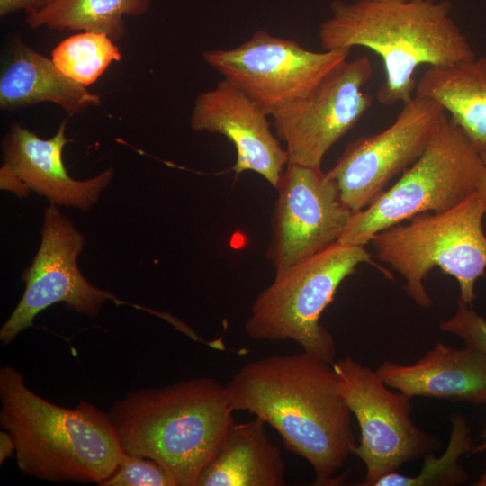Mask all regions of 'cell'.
<instances>
[{
  "label": "cell",
  "instance_id": "1",
  "mask_svg": "<svg viewBox=\"0 0 486 486\" xmlns=\"http://www.w3.org/2000/svg\"><path fill=\"white\" fill-rule=\"evenodd\" d=\"M226 389L234 411L262 418L310 463L314 485L344 482L338 472L357 444L332 364L305 351L266 356L242 366Z\"/></svg>",
  "mask_w": 486,
  "mask_h": 486
},
{
  "label": "cell",
  "instance_id": "2",
  "mask_svg": "<svg viewBox=\"0 0 486 486\" xmlns=\"http://www.w3.org/2000/svg\"><path fill=\"white\" fill-rule=\"evenodd\" d=\"M450 10L447 0L335 1L318 36L323 50L363 47L374 51L385 72L378 102L403 104L417 88L418 67L450 66L475 57Z\"/></svg>",
  "mask_w": 486,
  "mask_h": 486
},
{
  "label": "cell",
  "instance_id": "3",
  "mask_svg": "<svg viewBox=\"0 0 486 486\" xmlns=\"http://www.w3.org/2000/svg\"><path fill=\"white\" fill-rule=\"evenodd\" d=\"M226 385L197 377L129 391L107 412L126 454L152 459L176 486H196L235 422Z\"/></svg>",
  "mask_w": 486,
  "mask_h": 486
},
{
  "label": "cell",
  "instance_id": "4",
  "mask_svg": "<svg viewBox=\"0 0 486 486\" xmlns=\"http://www.w3.org/2000/svg\"><path fill=\"white\" fill-rule=\"evenodd\" d=\"M0 425L15 444L19 470L55 482L101 484L126 454L107 412L80 401L56 405L32 392L13 366L0 368Z\"/></svg>",
  "mask_w": 486,
  "mask_h": 486
},
{
  "label": "cell",
  "instance_id": "5",
  "mask_svg": "<svg viewBox=\"0 0 486 486\" xmlns=\"http://www.w3.org/2000/svg\"><path fill=\"white\" fill-rule=\"evenodd\" d=\"M485 213L486 202L477 191L449 210L421 213L408 224L385 229L370 243L375 256L405 279L409 296L419 307L432 304L424 282L435 267L454 276L459 298L472 305L476 282L486 272Z\"/></svg>",
  "mask_w": 486,
  "mask_h": 486
},
{
  "label": "cell",
  "instance_id": "6",
  "mask_svg": "<svg viewBox=\"0 0 486 486\" xmlns=\"http://www.w3.org/2000/svg\"><path fill=\"white\" fill-rule=\"evenodd\" d=\"M376 266L364 246L339 242L275 272L273 282L256 298L245 331L256 340H292L303 351L332 364L336 346L320 319L338 288L358 265Z\"/></svg>",
  "mask_w": 486,
  "mask_h": 486
},
{
  "label": "cell",
  "instance_id": "7",
  "mask_svg": "<svg viewBox=\"0 0 486 486\" xmlns=\"http://www.w3.org/2000/svg\"><path fill=\"white\" fill-rule=\"evenodd\" d=\"M485 166L464 131L446 116L424 153L397 183L352 214L338 242L365 247L385 229L454 207L478 191Z\"/></svg>",
  "mask_w": 486,
  "mask_h": 486
},
{
  "label": "cell",
  "instance_id": "8",
  "mask_svg": "<svg viewBox=\"0 0 486 486\" xmlns=\"http://www.w3.org/2000/svg\"><path fill=\"white\" fill-rule=\"evenodd\" d=\"M351 49L313 51L265 30L230 49L202 53L205 63L244 92L266 115L299 102L348 59Z\"/></svg>",
  "mask_w": 486,
  "mask_h": 486
},
{
  "label": "cell",
  "instance_id": "9",
  "mask_svg": "<svg viewBox=\"0 0 486 486\" xmlns=\"http://www.w3.org/2000/svg\"><path fill=\"white\" fill-rule=\"evenodd\" d=\"M332 366L340 393L360 427L361 439L353 450L366 470L360 485L374 486L404 464L424 459L440 447L437 437L411 421V398L390 390L376 371L352 357L335 360Z\"/></svg>",
  "mask_w": 486,
  "mask_h": 486
},
{
  "label": "cell",
  "instance_id": "10",
  "mask_svg": "<svg viewBox=\"0 0 486 486\" xmlns=\"http://www.w3.org/2000/svg\"><path fill=\"white\" fill-rule=\"evenodd\" d=\"M445 118L438 102L416 93L388 128L349 143L327 172L346 207L357 212L370 205L393 176L420 158Z\"/></svg>",
  "mask_w": 486,
  "mask_h": 486
},
{
  "label": "cell",
  "instance_id": "11",
  "mask_svg": "<svg viewBox=\"0 0 486 486\" xmlns=\"http://www.w3.org/2000/svg\"><path fill=\"white\" fill-rule=\"evenodd\" d=\"M83 248L82 234L58 205L50 203L45 211L40 248L22 274L24 292L0 329L3 346L32 326L35 317L54 303L64 302L69 310L88 317L97 316L107 300L126 303L85 278L76 262Z\"/></svg>",
  "mask_w": 486,
  "mask_h": 486
},
{
  "label": "cell",
  "instance_id": "12",
  "mask_svg": "<svg viewBox=\"0 0 486 486\" xmlns=\"http://www.w3.org/2000/svg\"><path fill=\"white\" fill-rule=\"evenodd\" d=\"M373 75L367 57L346 60L308 97L273 117L275 135L285 143L288 163L321 169L328 151L372 105L363 91Z\"/></svg>",
  "mask_w": 486,
  "mask_h": 486
},
{
  "label": "cell",
  "instance_id": "13",
  "mask_svg": "<svg viewBox=\"0 0 486 486\" xmlns=\"http://www.w3.org/2000/svg\"><path fill=\"white\" fill-rule=\"evenodd\" d=\"M274 188L266 256L277 272L338 242L354 212L319 168L288 163Z\"/></svg>",
  "mask_w": 486,
  "mask_h": 486
},
{
  "label": "cell",
  "instance_id": "14",
  "mask_svg": "<svg viewBox=\"0 0 486 486\" xmlns=\"http://www.w3.org/2000/svg\"><path fill=\"white\" fill-rule=\"evenodd\" d=\"M66 121L56 134L43 140L14 122L4 139L1 188L24 197L31 190L47 197L51 204L87 211L98 200L113 177L108 168L85 181L70 177L62 160V151L70 140L65 136Z\"/></svg>",
  "mask_w": 486,
  "mask_h": 486
},
{
  "label": "cell",
  "instance_id": "15",
  "mask_svg": "<svg viewBox=\"0 0 486 486\" xmlns=\"http://www.w3.org/2000/svg\"><path fill=\"white\" fill-rule=\"evenodd\" d=\"M268 117L244 92L222 78L196 97L190 127L195 132L222 135L233 144L237 158L231 169L237 176L253 171L275 187L289 160Z\"/></svg>",
  "mask_w": 486,
  "mask_h": 486
},
{
  "label": "cell",
  "instance_id": "16",
  "mask_svg": "<svg viewBox=\"0 0 486 486\" xmlns=\"http://www.w3.org/2000/svg\"><path fill=\"white\" fill-rule=\"evenodd\" d=\"M376 373L410 398L486 403V356L467 346L457 349L439 342L414 364L384 361Z\"/></svg>",
  "mask_w": 486,
  "mask_h": 486
},
{
  "label": "cell",
  "instance_id": "17",
  "mask_svg": "<svg viewBox=\"0 0 486 486\" xmlns=\"http://www.w3.org/2000/svg\"><path fill=\"white\" fill-rule=\"evenodd\" d=\"M0 76V107L13 111L41 102L75 115L101 104V96L63 74L52 59L16 40Z\"/></svg>",
  "mask_w": 486,
  "mask_h": 486
},
{
  "label": "cell",
  "instance_id": "18",
  "mask_svg": "<svg viewBox=\"0 0 486 486\" xmlns=\"http://www.w3.org/2000/svg\"><path fill=\"white\" fill-rule=\"evenodd\" d=\"M266 424L258 417L234 422L196 486H284L285 463L269 440Z\"/></svg>",
  "mask_w": 486,
  "mask_h": 486
},
{
  "label": "cell",
  "instance_id": "19",
  "mask_svg": "<svg viewBox=\"0 0 486 486\" xmlns=\"http://www.w3.org/2000/svg\"><path fill=\"white\" fill-rule=\"evenodd\" d=\"M416 91L438 102L474 148L486 151V56L428 67Z\"/></svg>",
  "mask_w": 486,
  "mask_h": 486
},
{
  "label": "cell",
  "instance_id": "20",
  "mask_svg": "<svg viewBox=\"0 0 486 486\" xmlns=\"http://www.w3.org/2000/svg\"><path fill=\"white\" fill-rule=\"evenodd\" d=\"M151 0H50L38 11L27 14L32 29L48 27L104 33L113 41L125 34L123 17L140 16Z\"/></svg>",
  "mask_w": 486,
  "mask_h": 486
},
{
  "label": "cell",
  "instance_id": "21",
  "mask_svg": "<svg viewBox=\"0 0 486 486\" xmlns=\"http://www.w3.org/2000/svg\"><path fill=\"white\" fill-rule=\"evenodd\" d=\"M451 423L449 442L441 456L427 455L421 471L416 476L396 471L379 479L374 486H455L465 482L468 474L458 460L464 454L471 453L473 446L471 429L461 414L452 415Z\"/></svg>",
  "mask_w": 486,
  "mask_h": 486
},
{
  "label": "cell",
  "instance_id": "22",
  "mask_svg": "<svg viewBox=\"0 0 486 486\" xmlns=\"http://www.w3.org/2000/svg\"><path fill=\"white\" fill-rule=\"evenodd\" d=\"M122 54L104 33L83 32L62 40L51 52L57 68L74 81L87 86L94 83Z\"/></svg>",
  "mask_w": 486,
  "mask_h": 486
},
{
  "label": "cell",
  "instance_id": "23",
  "mask_svg": "<svg viewBox=\"0 0 486 486\" xmlns=\"http://www.w3.org/2000/svg\"><path fill=\"white\" fill-rule=\"evenodd\" d=\"M102 486H176L170 474L156 461L126 454Z\"/></svg>",
  "mask_w": 486,
  "mask_h": 486
},
{
  "label": "cell",
  "instance_id": "24",
  "mask_svg": "<svg viewBox=\"0 0 486 486\" xmlns=\"http://www.w3.org/2000/svg\"><path fill=\"white\" fill-rule=\"evenodd\" d=\"M442 332L455 335L465 346L486 356V320L460 298L454 314L439 324Z\"/></svg>",
  "mask_w": 486,
  "mask_h": 486
},
{
  "label": "cell",
  "instance_id": "25",
  "mask_svg": "<svg viewBox=\"0 0 486 486\" xmlns=\"http://www.w3.org/2000/svg\"><path fill=\"white\" fill-rule=\"evenodd\" d=\"M50 0H0V16L23 10L32 14L46 5Z\"/></svg>",
  "mask_w": 486,
  "mask_h": 486
},
{
  "label": "cell",
  "instance_id": "26",
  "mask_svg": "<svg viewBox=\"0 0 486 486\" xmlns=\"http://www.w3.org/2000/svg\"><path fill=\"white\" fill-rule=\"evenodd\" d=\"M15 451V444L11 435L6 430L0 432V464Z\"/></svg>",
  "mask_w": 486,
  "mask_h": 486
},
{
  "label": "cell",
  "instance_id": "27",
  "mask_svg": "<svg viewBox=\"0 0 486 486\" xmlns=\"http://www.w3.org/2000/svg\"><path fill=\"white\" fill-rule=\"evenodd\" d=\"M481 437L482 443L475 446H472L470 454H476L486 451V428L482 431Z\"/></svg>",
  "mask_w": 486,
  "mask_h": 486
},
{
  "label": "cell",
  "instance_id": "28",
  "mask_svg": "<svg viewBox=\"0 0 486 486\" xmlns=\"http://www.w3.org/2000/svg\"><path fill=\"white\" fill-rule=\"evenodd\" d=\"M478 192L482 195L486 202V166L484 167L483 173L482 175L479 186H478Z\"/></svg>",
  "mask_w": 486,
  "mask_h": 486
},
{
  "label": "cell",
  "instance_id": "29",
  "mask_svg": "<svg viewBox=\"0 0 486 486\" xmlns=\"http://www.w3.org/2000/svg\"><path fill=\"white\" fill-rule=\"evenodd\" d=\"M474 486H486V458H485V464H484V470L480 475L479 479L473 483Z\"/></svg>",
  "mask_w": 486,
  "mask_h": 486
},
{
  "label": "cell",
  "instance_id": "30",
  "mask_svg": "<svg viewBox=\"0 0 486 486\" xmlns=\"http://www.w3.org/2000/svg\"><path fill=\"white\" fill-rule=\"evenodd\" d=\"M481 157H482V158L484 164L486 165V151L481 153Z\"/></svg>",
  "mask_w": 486,
  "mask_h": 486
},
{
  "label": "cell",
  "instance_id": "31",
  "mask_svg": "<svg viewBox=\"0 0 486 486\" xmlns=\"http://www.w3.org/2000/svg\"><path fill=\"white\" fill-rule=\"evenodd\" d=\"M431 1H444V0H431Z\"/></svg>",
  "mask_w": 486,
  "mask_h": 486
}]
</instances>
